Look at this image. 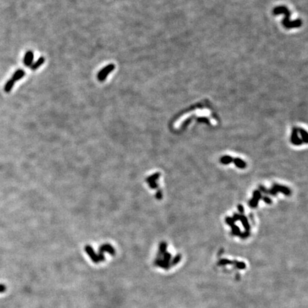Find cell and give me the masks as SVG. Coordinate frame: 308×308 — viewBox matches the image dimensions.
<instances>
[{"label":"cell","mask_w":308,"mask_h":308,"mask_svg":"<svg viewBox=\"0 0 308 308\" xmlns=\"http://www.w3.org/2000/svg\"><path fill=\"white\" fill-rule=\"evenodd\" d=\"M114 69H115V65L113 64H108V66L105 67L104 68L102 69L101 71L99 72V74H98L97 76L98 79H99L100 82H104V81L106 79L107 76H108L111 71H113Z\"/></svg>","instance_id":"obj_3"},{"label":"cell","mask_w":308,"mask_h":308,"mask_svg":"<svg viewBox=\"0 0 308 308\" xmlns=\"http://www.w3.org/2000/svg\"><path fill=\"white\" fill-rule=\"evenodd\" d=\"M220 162L222 164L227 165L233 163L235 165V166L238 168L240 169H243L246 167V162L244 161L242 159L239 158H233L230 156H224L220 158Z\"/></svg>","instance_id":"obj_2"},{"label":"cell","mask_w":308,"mask_h":308,"mask_svg":"<svg viewBox=\"0 0 308 308\" xmlns=\"http://www.w3.org/2000/svg\"><path fill=\"white\" fill-rule=\"evenodd\" d=\"M44 61H45V59L44 57H43V56H41L40 58L38 60L36 61V62L34 63L31 66V69L32 70H33V71H35V70H36L38 68H39L41 65H42L44 63Z\"/></svg>","instance_id":"obj_6"},{"label":"cell","mask_w":308,"mask_h":308,"mask_svg":"<svg viewBox=\"0 0 308 308\" xmlns=\"http://www.w3.org/2000/svg\"><path fill=\"white\" fill-rule=\"evenodd\" d=\"M6 287L4 285H0V292H3L5 291Z\"/></svg>","instance_id":"obj_8"},{"label":"cell","mask_w":308,"mask_h":308,"mask_svg":"<svg viewBox=\"0 0 308 308\" xmlns=\"http://www.w3.org/2000/svg\"><path fill=\"white\" fill-rule=\"evenodd\" d=\"M25 76V71H23V70L21 69H19L14 74L12 79L14 80V82H17V81H19V79H21V78H23Z\"/></svg>","instance_id":"obj_5"},{"label":"cell","mask_w":308,"mask_h":308,"mask_svg":"<svg viewBox=\"0 0 308 308\" xmlns=\"http://www.w3.org/2000/svg\"><path fill=\"white\" fill-rule=\"evenodd\" d=\"M14 83H15L14 81L12 79V78H10V79L7 82H6L5 86H4V91H5L6 93H10L11 90H12V89H13V86H14Z\"/></svg>","instance_id":"obj_7"},{"label":"cell","mask_w":308,"mask_h":308,"mask_svg":"<svg viewBox=\"0 0 308 308\" xmlns=\"http://www.w3.org/2000/svg\"><path fill=\"white\" fill-rule=\"evenodd\" d=\"M34 59V53L32 51H28L26 53L25 58H24V64L25 66L30 67L32 66V62Z\"/></svg>","instance_id":"obj_4"},{"label":"cell","mask_w":308,"mask_h":308,"mask_svg":"<svg viewBox=\"0 0 308 308\" xmlns=\"http://www.w3.org/2000/svg\"><path fill=\"white\" fill-rule=\"evenodd\" d=\"M238 212L226 218V224L230 228V233L240 238H246L252 233L253 220L250 215H247L242 207H240Z\"/></svg>","instance_id":"obj_1"}]
</instances>
